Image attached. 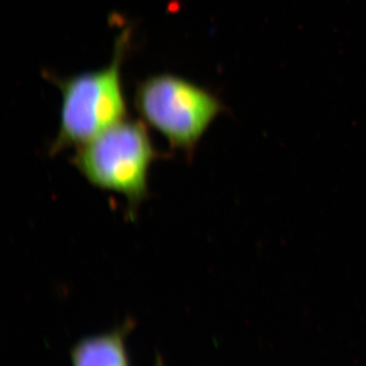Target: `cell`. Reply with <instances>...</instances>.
Wrapping results in <instances>:
<instances>
[{
	"label": "cell",
	"instance_id": "6da1fadb",
	"mask_svg": "<svg viewBox=\"0 0 366 366\" xmlns=\"http://www.w3.org/2000/svg\"><path fill=\"white\" fill-rule=\"evenodd\" d=\"M131 32L125 30L115 42L107 66L59 78L50 76L61 94L59 131L50 154L83 146L94 137L127 119V104L122 83V66Z\"/></svg>",
	"mask_w": 366,
	"mask_h": 366
},
{
	"label": "cell",
	"instance_id": "7a4b0ae2",
	"mask_svg": "<svg viewBox=\"0 0 366 366\" xmlns=\"http://www.w3.org/2000/svg\"><path fill=\"white\" fill-rule=\"evenodd\" d=\"M159 157L146 124L127 118L76 148L72 163L93 187L124 196L134 215L149 196V174Z\"/></svg>",
	"mask_w": 366,
	"mask_h": 366
},
{
	"label": "cell",
	"instance_id": "3957f363",
	"mask_svg": "<svg viewBox=\"0 0 366 366\" xmlns=\"http://www.w3.org/2000/svg\"><path fill=\"white\" fill-rule=\"evenodd\" d=\"M134 102L144 124L165 137L171 148L189 155L225 110L211 91L173 74H152L143 79Z\"/></svg>",
	"mask_w": 366,
	"mask_h": 366
},
{
	"label": "cell",
	"instance_id": "277c9868",
	"mask_svg": "<svg viewBox=\"0 0 366 366\" xmlns=\"http://www.w3.org/2000/svg\"><path fill=\"white\" fill-rule=\"evenodd\" d=\"M129 326L81 339L72 349V366H129L124 340Z\"/></svg>",
	"mask_w": 366,
	"mask_h": 366
}]
</instances>
